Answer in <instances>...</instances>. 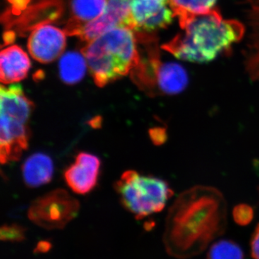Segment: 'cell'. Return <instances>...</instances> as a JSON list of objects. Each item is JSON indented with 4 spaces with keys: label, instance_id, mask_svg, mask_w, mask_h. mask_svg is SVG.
<instances>
[{
    "label": "cell",
    "instance_id": "5",
    "mask_svg": "<svg viewBox=\"0 0 259 259\" xmlns=\"http://www.w3.org/2000/svg\"><path fill=\"white\" fill-rule=\"evenodd\" d=\"M79 207L77 199L66 190L59 189L32 202L28 218L32 223L45 229H62L76 218Z\"/></svg>",
    "mask_w": 259,
    "mask_h": 259
},
{
    "label": "cell",
    "instance_id": "13",
    "mask_svg": "<svg viewBox=\"0 0 259 259\" xmlns=\"http://www.w3.org/2000/svg\"><path fill=\"white\" fill-rule=\"evenodd\" d=\"M24 182L28 187H37L49 183L54 174L52 159L42 153H34L22 167Z\"/></svg>",
    "mask_w": 259,
    "mask_h": 259
},
{
    "label": "cell",
    "instance_id": "7",
    "mask_svg": "<svg viewBox=\"0 0 259 259\" xmlns=\"http://www.w3.org/2000/svg\"><path fill=\"white\" fill-rule=\"evenodd\" d=\"M117 28L134 30L130 0H107L106 8L101 16L79 27L72 35L88 42L102 34Z\"/></svg>",
    "mask_w": 259,
    "mask_h": 259
},
{
    "label": "cell",
    "instance_id": "12",
    "mask_svg": "<svg viewBox=\"0 0 259 259\" xmlns=\"http://www.w3.org/2000/svg\"><path fill=\"white\" fill-rule=\"evenodd\" d=\"M107 0H71V15L64 31L72 35L75 30L85 24L101 16L107 6Z\"/></svg>",
    "mask_w": 259,
    "mask_h": 259
},
{
    "label": "cell",
    "instance_id": "3",
    "mask_svg": "<svg viewBox=\"0 0 259 259\" xmlns=\"http://www.w3.org/2000/svg\"><path fill=\"white\" fill-rule=\"evenodd\" d=\"M137 38L132 29L117 28L88 42L81 52L99 88L123 77L141 62Z\"/></svg>",
    "mask_w": 259,
    "mask_h": 259
},
{
    "label": "cell",
    "instance_id": "10",
    "mask_svg": "<svg viewBox=\"0 0 259 259\" xmlns=\"http://www.w3.org/2000/svg\"><path fill=\"white\" fill-rule=\"evenodd\" d=\"M100 165V158L95 155L79 153L74 163L65 171V181L75 193H88L97 185Z\"/></svg>",
    "mask_w": 259,
    "mask_h": 259
},
{
    "label": "cell",
    "instance_id": "14",
    "mask_svg": "<svg viewBox=\"0 0 259 259\" xmlns=\"http://www.w3.org/2000/svg\"><path fill=\"white\" fill-rule=\"evenodd\" d=\"M88 67V62L82 52L70 51L61 56L59 75L64 83L75 84L83 79Z\"/></svg>",
    "mask_w": 259,
    "mask_h": 259
},
{
    "label": "cell",
    "instance_id": "1",
    "mask_svg": "<svg viewBox=\"0 0 259 259\" xmlns=\"http://www.w3.org/2000/svg\"><path fill=\"white\" fill-rule=\"evenodd\" d=\"M227 205L219 190L197 186L179 196L167 217L168 253L187 257L199 253L225 231Z\"/></svg>",
    "mask_w": 259,
    "mask_h": 259
},
{
    "label": "cell",
    "instance_id": "16",
    "mask_svg": "<svg viewBox=\"0 0 259 259\" xmlns=\"http://www.w3.org/2000/svg\"><path fill=\"white\" fill-rule=\"evenodd\" d=\"M207 259H244V254L235 242L221 240L209 248Z\"/></svg>",
    "mask_w": 259,
    "mask_h": 259
},
{
    "label": "cell",
    "instance_id": "19",
    "mask_svg": "<svg viewBox=\"0 0 259 259\" xmlns=\"http://www.w3.org/2000/svg\"><path fill=\"white\" fill-rule=\"evenodd\" d=\"M150 137L156 145L163 144L166 141L167 135L166 130L161 127H155L150 130Z\"/></svg>",
    "mask_w": 259,
    "mask_h": 259
},
{
    "label": "cell",
    "instance_id": "6",
    "mask_svg": "<svg viewBox=\"0 0 259 259\" xmlns=\"http://www.w3.org/2000/svg\"><path fill=\"white\" fill-rule=\"evenodd\" d=\"M30 115L1 112L0 161L3 164L17 161L28 149Z\"/></svg>",
    "mask_w": 259,
    "mask_h": 259
},
{
    "label": "cell",
    "instance_id": "9",
    "mask_svg": "<svg viewBox=\"0 0 259 259\" xmlns=\"http://www.w3.org/2000/svg\"><path fill=\"white\" fill-rule=\"evenodd\" d=\"M66 32L53 25H37L30 33L28 42L29 53L34 59L49 64L62 56L66 46Z\"/></svg>",
    "mask_w": 259,
    "mask_h": 259
},
{
    "label": "cell",
    "instance_id": "17",
    "mask_svg": "<svg viewBox=\"0 0 259 259\" xmlns=\"http://www.w3.org/2000/svg\"><path fill=\"white\" fill-rule=\"evenodd\" d=\"M2 241L10 242L23 241L25 238V230L17 224L5 225L0 231Z\"/></svg>",
    "mask_w": 259,
    "mask_h": 259
},
{
    "label": "cell",
    "instance_id": "2",
    "mask_svg": "<svg viewBox=\"0 0 259 259\" xmlns=\"http://www.w3.org/2000/svg\"><path fill=\"white\" fill-rule=\"evenodd\" d=\"M180 28L182 31L161 48L177 59L192 63L214 60L239 42L245 32L243 23L223 19L217 9L196 15Z\"/></svg>",
    "mask_w": 259,
    "mask_h": 259
},
{
    "label": "cell",
    "instance_id": "15",
    "mask_svg": "<svg viewBox=\"0 0 259 259\" xmlns=\"http://www.w3.org/2000/svg\"><path fill=\"white\" fill-rule=\"evenodd\" d=\"M217 0H168V5L180 26L196 15L205 14L215 9Z\"/></svg>",
    "mask_w": 259,
    "mask_h": 259
},
{
    "label": "cell",
    "instance_id": "11",
    "mask_svg": "<svg viewBox=\"0 0 259 259\" xmlns=\"http://www.w3.org/2000/svg\"><path fill=\"white\" fill-rule=\"evenodd\" d=\"M30 66L28 54L21 48H6L0 54V79L5 84L22 81L28 76Z\"/></svg>",
    "mask_w": 259,
    "mask_h": 259
},
{
    "label": "cell",
    "instance_id": "4",
    "mask_svg": "<svg viewBox=\"0 0 259 259\" xmlns=\"http://www.w3.org/2000/svg\"><path fill=\"white\" fill-rule=\"evenodd\" d=\"M115 187L123 207L139 219L161 212L174 194L166 181L134 170L124 172Z\"/></svg>",
    "mask_w": 259,
    "mask_h": 259
},
{
    "label": "cell",
    "instance_id": "8",
    "mask_svg": "<svg viewBox=\"0 0 259 259\" xmlns=\"http://www.w3.org/2000/svg\"><path fill=\"white\" fill-rule=\"evenodd\" d=\"M130 6L135 32L152 33L166 28L175 18L168 0H130Z\"/></svg>",
    "mask_w": 259,
    "mask_h": 259
},
{
    "label": "cell",
    "instance_id": "20",
    "mask_svg": "<svg viewBox=\"0 0 259 259\" xmlns=\"http://www.w3.org/2000/svg\"><path fill=\"white\" fill-rule=\"evenodd\" d=\"M250 252L253 259H259V224L255 228L250 240Z\"/></svg>",
    "mask_w": 259,
    "mask_h": 259
},
{
    "label": "cell",
    "instance_id": "18",
    "mask_svg": "<svg viewBox=\"0 0 259 259\" xmlns=\"http://www.w3.org/2000/svg\"><path fill=\"white\" fill-rule=\"evenodd\" d=\"M233 216L237 224L246 226L253 220V209L248 204H238L233 209Z\"/></svg>",
    "mask_w": 259,
    "mask_h": 259
},
{
    "label": "cell",
    "instance_id": "21",
    "mask_svg": "<svg viewBox=\"0 0 259 259\" xmlns=\"http://www.w3.org/2000/svg\"><path fill=\"white\" fill-rule=\"evenodd\" d=\"M249 5L250 11L259 13V0H245Z\"/></svg>",
    "mask_w": 259,
    "mask_h": 259
}]
</instances>
